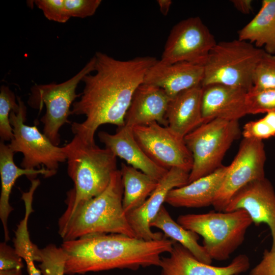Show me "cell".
<instances>
[{
    "label": "cell",
    "mask_w": 275,
    "mask_h": 275,
    "mask_svg": "<svg viewBox=\"0 0 275 275\" xmlns=\"http://www.w3.org/2000/svg\"><path fill=\"white\" fill-rule=\"evenodd\" d=\"M241 133L238 121L214 119L203 123L184 138L193 158L188 183L222 166L232 143Z\"/></svg>",
    "instance_id": "cell-7"
},
{
    "label": "cell",
    "mask_w": 275,
    "mask_h": 275,
    "mask_svg": "<svg viewBox=\"0 0 275 275\" xmlns=\"http://www.w3.org/2000/svg\"><path fill=\"white\" fill-rule=\"evenodd\" d=\"M227 169L228 166H222L207 175L172 189L165 202L175 207L202 208L212 205Z\"/></svg>",
    "instance_id": "cell-20"
},
{
    "label": "cell",
    "mask_w": 275,
    "mask_h": 275,
    "mask_svg": "<svg viewBox=\"0 0 275 275\" xmlns=\"http://www.w3.org/2000/svg\"><path fill=\"white\" fill-rule=\"evenodd\" d=\"M263 118L275 133V112L266 114Z\"/></svg>",
    "instance_id": "cell-37"
},
{
    "label": "cell",
    "mask_w": 275,
    "mask_h": 275,
    "mask_svg": "<svg viewBox=\"0 0 275 275\" xmlns=\"http://www.w3.org/2000/svg\"><path fill=\"white\" fill-rule=\"evenodd\" d=\"M14 153L8 145L4 142L0 143V175L1 179V193L0 196V218L4 231L5 242L10 240L8 228V219L13 208L9 199L13 186L16 180L20 176L25 175L31 180L35 179L38 174L45 177L52 176L56 173L41 167L38 170H30L17 167L13 159Z\"/></svg>",
    "instance_id": "cell-22"
},
{
    "label": "cell",
    "mask_w": 275,
    "mask_h": 275,
    "mask_svg": "<svg viewBox=\"0 0 275 275\" xmlns=\"http://www.w3.org/2000/svg\"><path fill=\"white\" fill-rule=\"evenodd\" d=\"M202 113L203 123L214 119L238 121L248 114V90L222 84L202 86Z\"/></svg>",
    "instance_id": "cell-16"
},
{
    "label": "cell",
    "mask_w": 275,
    "mask_h": 275,
    "mask_svg": "<svg viewBox=\"0 0 275 275\" xmlns=\"http://www.w3.org/2000/svg\"><path fill=\"white\" fill-rule=\"evenodd\" d=\"M94 74L85 76L80 99L72 104L71 115L86 116L81 123L73 122L71 130L85 142L95 144L98 128L105 124L124 125V118L133 94L157 60L138 57L122 61L96 52Z\"/></svg>",
    "instance_id": "cell-1"
},
{
    "label": "cell",
    "mask_w": 275,
    "mask_h": 275,
    "mask_svg": "<svg viewBox=\"0 0 275 275\" xmlns=\"http://www.w3.org/2000/svg\"><path fill=\"white\" fill-rule=\"evenodd\" d=\"M123 192L121 174L117 170L105 190L80 205L59 229L63 241L102 234L135 237L123 209Z\"/></svg>",
    "instance_id": "cell-4"
},
{
    "label": "cell",
    "mask_w": 275,
    "mask_h": 275,
    "mask_svg": "<svg viewBox=\"0 0 275 275\" xmlns=\"http://www.w3.org/2000/svg\"><path fill=\"white\" fill-rule=\"evenodd\" d=\"M132 129L141 148L155 164L167 170L177 168L190 173L193 158L184 138L157 122Z\"/></svg>",
    "instance_id": "cell-10"
},
{
    "label": "cell",
    "mask_w": 275,
    "mask_h": 275,
    "mask_svg": "<svg viewBox=\"0 0 275 275\" xmlns=\"http://www.w3.org/2000/svg\"><path fill=\"white\" fill-rule=\"evenodd\" d=\"M19 104L16 102L15 94L8 87L0 89V137L1 142L11 141L13 138V128L10 116L12 111L17 112Z\"/></svg>",
    "instance_id": "cell-27"
},
{
    "label": "cell",
    "mask_w": 275,
    "mask_h": 275,
    "mask_svg": "<svg viewBox=\"0 0 275 275\" xmlns=\"http://www.w3.org/2000/svg\"><path fill=\"white\" fill-rule=\"evenodd\" d=\"M171 98L162 89L143 83L134 92L124 118V125L134 126L152 122L168 126L166 115Z\"/></svg>",
    "instance_id": "cell-18"
},
{
    "label": "cell",
    "mask_w": 275,
    "mask_h": 275,
    "mask_svg": "<svg viewBox=\"0 0 275 275\" xmlns=\"http://www.w3.org/2000/svg\"><path fill=\"white\" fill-rule=\"evenodd\" d=\"M268 89H275V56L265 51L254 69L250 90Z\"/></svg>",
    "instance_id": "cell-26"
},
{
    "label": "cell",
    "mask_w": 275,
    "mask_h": 275,
    "mask_svg": "<svg viewBox=\"0 0 275 275\" xmlns=\"http://www.w3.org/2000/svg\"><path fill=\"white\" fill-rule=\"evenodd\" d=\"M94 56L77 74L60 84L51 83L35 85L31 88L28 102L32 107L41 109L45 105L46 112L41 118L43 133L56 146L60 143L59 131L65 123H69L70 108L75 100L80 96L76 89L85 75L95 70Z\"/></svg>",
    "instance_id": "cell-8"
},
{
    "label": "cell",
    "mask_w": 275,
    "mask_h": 275,
    "mask_svg": "<svg viewBox=\"0 0 275 275\" xmlns=\"http://www.w3.org/2000/svg\"><path fill=\"white\" fill-rule=\"evenodd\" d=\"M242 134L245 139L261 141L275 136V133L263 118L246 123Z\"/></svg>",
    "instance_id": "cell-32"
},
{
    "label": "cell",
    "mask_w": 275,
    "mask_h": 275,
    "mask_svg": "<svg viewBox=\"0 0 275 275\" xmlns=\"http://www.w3.org/2000/svg\"><path fill=\"white\" fill-rule=\"evenodd\" d=\"M249 275H275V251L265 250L261 261L250 271Z\"/></svg>",
    "instance_id": "cell-34"
},
{
    "label": "cell",
    "mask_w": 275,
    "mask_h": 275,
    "mask_svg": "<svg viewBox=\"0 0 275 275\" xmlns=\"http://www.w3.org/2000/svg\"><path fill=\"white\" fill-rule=\"evenodd\" d=\"M265 51L238 39L217 42L204 65L202 86L222 84L249 91L254 69Z\"/></svg>",
    "instance_id": "cell-6"
},
{
    "label": "cell",
    "mask_w": 275,
    "mask_h": 275,
    "mask_svg": "<svg viewBox=\"0 0 275 275\" xmlns=\"http://www.w3.org/2000/svg\"><path fill=\"white\" fill-rule=\"evenodd\" d=\"M266 154L261 140L243 138L227 171L214 202L215 210L224 211L230 200L248 183L265 178Z\"/></svg>",
    "instance_id": "cell-12"
},
{
    "label": "cell",
    "mask_w": 275,
    "mask_h": 275,
    "mask_svg": "<svg viewBox=\"0 0 275 275\" xmlns=\"http://www.w3.org/2000/svg\"><path fill=\"white\" fill-rule=\"evenodd\" d=\"M243 209L247 212L255 225H267L272 236L270 251H275V192L265 177L252 181L231 198L224 211Z\"/></svg>",
    "instance_id": "cell-14"
},
{
    "label": "cell",
    "mask_w": 275,
    "mask_h": 275,
    "mask_svg": "<svg viewBox=\"0 0 275 275\" xmlns=\"http://www.w3.org/2000/svg\"><path fill=\"white\" fill-rule=\"evenodd\" d=\"M177 222L201 236L203 246L212 260L217 261L229 258L243 243L247 230L253 223L243 209L182 214Z\"/></svg>",
    "instance_id": "cell-5"
},
{
    "label": "cell",
    "mask_w": 275,
    "mask_h": 275,
    "mask_svg": "<svg viewBox=\"0 0 275 275\" xmlns=\"http://www.w3.org/2000/svg\"><path fill=\"white\" fill-rule=\"evenodd\" d=\"M63 147L74 187L67 193V208L59 219V229L80 205L105 190L118 170L117 156L110 150L88 144L77 135Z\"/></svg>",
    "instance_id": "cell-3"
},
{
    "label": "cell",
    "mask_w": 275,
    "mask_h": 275,
    "mask_svg": "<svg viewBox=\"0 0 275 275\" xmlns=\"http://www.w3.org/2000/svg\"><path fill=\"white\" fill-rule=\"evenodd\" d=\"M202 94V86L199 85L180 92L169 102L168 127L183 138L203 123Z\"/></svg>",
    "instance_id": "cell-21"
},
{
    "label": "cell",
    "mask_w": 275,
    "mask_h": 275,
    "mask_svg": "<svg viewBox=\"0 0 275 275\" xmlns=\"http://www.w3.org/2000/svg\"><path fill=\"white\" fill-rule=\"evenodd\" d=\"M204 66L187 62L167 64L157 60L147 71L143 83L163 90L172 99L185 90L201 85Z\"/></svg>",
    "instance_id": "cell-17"
},
{
    "label": "cell",
    "mask_w": 275,
    "mask_h": 275,
    "mask_svg": "<svg viewBox=\"0 0 275 275\" xmlns=\"http://www.w3.org/2000/svg\"><path fill=\"white\" fill-rule=\"evenodd\" d=\"M246 106L248 114L275 112V89L249 91Z\"/></svg>",
    "instance_id": "cell-29"
},
{
    "label": "cell",
    "mask_w": 275,
    "mask_h": 275,
    "mask_svg": "<svg viewBox=\"0 0 275 275\" xmlns=\"http://www.w3.org/2000/svg\"><path fill=\"white\" fill-rule=\"evenodd\" d=\"M0 275H22V269L0 270Z\"/></svg>",
    "instance_id": "cell-38"
},
{
    "label": "cell",
    "mask_w": 275,
    "mask_h": 275,
    "mask_svg": "<svg viewBox=\"0 0 275 275\" xmlns=\"http://www.w3.org/2000/svg\"><path fill=\"white\" fill-rule=\"evenodd\" d=\"M24 267L23 259L17 254L14 248L6 243L0 244V270L22 269Z\"/></svg>",
    "instance_id": "cell-33"
},
{
    "label": "cell",
    "mask_w": 275,
    "mask_h": 275,
    "mask_svg": "<svg viewBox=\"0 0 275 275\" xmlns=\"http://www.w3.org/2000/svg\"><path fill=\"white\" fill-rule=\"evenodd\" d=\"M216 43L200 17H189L173 27L160 61L167 64L187 62L204 66Z\"/></svg>",
    "instance_id": "cell-11"
},
{
    "label": "cell",
    "mask_w": 275,
    "mask_h": 275,
    "mask_svg": "<svg viewBox=\"0 0 275 275\" xmlns=\"http://www.w3.org/2000/svg\"><path fill=\"white\" fill-rule=\"evenodd\" d=\"M124 188L123 207L126 214L141 206L159 181L132 166L122 163L120 170Z\"/></svg>",
    "instance_id": "cell-24"
},
{
    "label": "cell",
    "mask_w": 275,
    "mask_h": 275,
    "mask_svg": "<svg viewBox=\"0 0 275 275\" xmlns=\"http://www.w3.org/2000/svg\"><path fill=\"white\" fill-rule=\"evenodd\" d=\"M100 141L117 157L125 160L128 165L159 181L169 170L155 164L141 148L133 135L132 128L118 127L114 134L98 132Z\"/></svg>",
    "instance_id": "cell-19"
},
{
    "label": "cell",
    "mask_w": 275,
    "mask_h": 275,
    "mask_svg": "<svg viewBox=\"0 0 275 275\" xmlns=\"http://www.w3.org/2000/svg\"><path fill=\"white\" fill-rule=\"evenodd\" d=\"M249 257L240 254L226 266H214L198 260L187 249L175 242L168 257H161L160 275H238L250 268Z\"/></svg>",
    "instance_id": "cell-15"
},
{
    "label": "cell",
    "mask_w": 275,
    "mask_h": 275,
    "mask_svg": "<svg viewBox=\"0 0 275 275\" xmlns=\"http://www.w3.org/2000/svg\"><path fill=\"white\" fill-rule=\"evenodd\" d=\"M175 242L166 237L147 241L120 234H96L63 241L65 274L159 266L161 254L170 253Z\"/></svg>",
    "instance_id": "cell-2"
},
{
    "label": "cell",
    "mask_w": 275,
    "mask_h": 275,
    "mask_svg": "<svg viewBox=\"0 0 275 275\" xmlns=\"http://www.w3.org/2000/svg\"><path fill=\"white\" fill-rule=\"evenodd\" d=\"M36 6L49 20L65 23L70 18L65 5V0H36Z\"/></svg>",
    "instance_id": "cell-30"
},
{
    "label": "cell",
    "mask_w": 275,
    "mask_h": 275,
    "mask_svg": "<svg viewBox=\"0 0 275 275\" xmlns=\"http://www.w3.org/2000/svg\"><path fill=\"white\" fill-rule=\"evenodd\" d=\"M157 3L158 4L160 11L164 16H166L170 10L172 4L171 0H158Z\"/></svg>",
    "instance_id": "cell-36"
},
{
    "label": "cell",
    "mask_w": 275,
    "mask_h": 275,
    "mask_svg": "<svg viewBox=\"0 0 275 275\" xmlns=\"http://www.w3.org/2000/svg\"><path fill=\"white\" fill-rule=\"evenodd\" d=\"M150 227H156L163 232L165 237H169L187 249L200 261L211 264L212 259L198 240L199 235L185 229L171 217L163 205L150 224Z\"/></svg>",
    "instance_id": "cell-25"
},
{
    "label": "cell",
    "mask_w": 275,
    "mask_h": 275,
    "mask_svg": "<svg viewBox=\"0 0 275 275\" xmlns=\"http://www.w3.org/2000/svg\"><path fill=\"white\" fill-rule=\"evenodd\" d=\"M234 7L241 13L248 14L252 11V3L251 0H232Z\"/></svg>",
    "instance_id": "cell-35"
},
{
    "label": "cell",
    "mask_w": 275,
    "mask_h": 275,
    "mask_svg": "<svg viewBox=\"0 0 275 275\" xmlns=\"http://www.w3.org/2000/svg\"><path fill=\"white\" fill-rule=\"evenodd\" d=\"M238 39L275 54V0H263L255 16L238 31Z\"/></svg>",
    "instance_id": "cell-23"
},
{
    "label": "cell",
    "mask_w": 275,
    "mask_h": 275,
    "mask_svg": "<svg viewBox=\"0 0 275 275\" xmlns=\"http://www.w3.org/2000/svg\"><path fill=\"white\" fill-rule=\"evenodd\" d=\"M101 0H65L66 11L70 17L84 18L95 14Z\"/></svg>",
    "instance_id": "cell-31"
},
{
    "label": "cell",
    "mask_w": 275,
    "mask_h": 275,
    "mask_svg": "<svg viewBox=\"0 0 275 275\" xmlns=\"http://www.w3.org/2000/svg\"><path fill=\"white\" fill-rule=\"evenodd\" d=\"M19 109L12 111L10 120L13 138L8 146L14 152L22 153L21 168L34 170L43 166L47 170L57 173L59 163L66 161L63 147L53 144L36 126L24 124L26 108L21 99L17 97Z\"/></svg>",
    "instance_id": "cell-9"
},
{
    "label": "cell",
    "mask_w": 275,
    "mask_h": 275,
    "mask_svg": "<svg viewBox=\"0 0 275 275\" xmlns=\"http://www.w3.org/2000/svg\"><path fill=\"white\" fill-rule=\"evenodd\" d=\"M189 174L182 169L171 168L146 201L126 214L135 237L147 241L161 240L165 237L162 233L153 232L150 224L163 206L168 193L174 188L188 184Z\"/></svg>",
    "instance_id": "cell-13"
},
{
    "label": "cell",
    "mask_w": 275,
    "mask_h": 275,
    "mask_svg": "<svg viewBox=\"0 0 275 275\" xmlns=\"http://www.w3.org/2000/svg\"><path fill=\"white\" fill-rule=\"evenodd\" d=\"M39 267L42 275H64L66 255L61 247L49 244L41 249Z\"/></svg>",
    "instance_id": "cell-28"
}]
</instances>
